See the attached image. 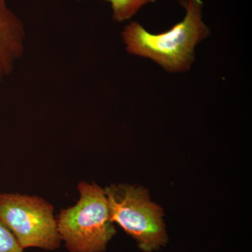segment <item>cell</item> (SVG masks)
<instances>
[{
  "mask_svg": "<svg viewBox=\"0 0 252 252\" xmlns=\"http://www.w3.org/2000/svg\"><path fill=\"white\" fill-rule=\"evenodd\" d=\"M185 18L167 31L152 34L140 23L131 22L122 32L126 51L147 58L167 72H187L195 61V48L210 31L203 21L201 0H179Z\"/></svg>",
  "mask_w": 252,
  "mask_h": 252,
  "instance_id": "obj_1",
  "label": "cell"
},
{
  "mask_svg": "<svg viewBox=\"0 0 252 252\" xmlns=\"http://www.w3.org/2000/svg\"><path fill=\"white\" fill-rule=\"evenodd\" d=\"M23 250L12 232L0 219V252H23Z\"/></svg>",
  "mask_w": 252,
  "mask_h": 252,
  "instance_id": "obj_7",
  "label": "cell"
},
{
  "mask_svg": "<svg viewBox=\"0 0 252 252\" xmlns=\"http://www.w3.org/2000/svg\"><path fill=\"white\" fill-rule=\"evenodd\" d=\"M81 1V0H77ZM112 6L113 18L117 22L122 23L128 21L142 7L149 3L157 0H106Z\"/></svg>",
  "mask_w": 252,
  "mask_h": 252,
  "instance_id": "obj_6",
  "label": "cell"
},
{
  "mask_svg": "<svg viewBox=\"0 0 252 252\" xmlns=\"http://www.w3.org/2000/svg\"><path fill=\"white\" fill-rule=\"evenodd\" d=\"M0 219L23 249L59 248L61 235L54 208L39 197L20 194L0 195Z\"/></svg>",
  "mask_w": 252,
  "mask_h": 252,
  "instance_id": "obj_4",
  "label": "cell"
},
{
  "mask_svg": "<svg viewBox=\"0 0 252 252\" xmlns=\"http://www.w3.org/2000/svg\"><path fill=\"white\" fill-rule=\"evenodd\" d=\"M104 190L111 220L135 238L141 250L152 252L166 244L163 212L150 200L147 190L121 185H112Z\"/></svg>",
  "mask_w": 252,
  "mask_h": 252,
  "instance_id": "obj_3",
  "label": "cell"
},
{
  "mask_svg": "<svg viewBox=\"0 0 252 252\" xmlns=\"http://www.w3.org/2000/svg\"><path fill=\"white\" fill-rule=\"evenodd\" d=\"M77 205L61 211L58 230L70 252H102L116 233L109 218L103 189L86 182L79 184Z\"/></svg>",
  "mask_w": 252,
  "mask_h": 252,
  "instance_id": "obj_2",
  "label": "cell"
},
{
  "mask_svg": "<svg viewBox=\"0 0 252 252\" xmlns=\"http://www.w3.org/2000/svg\"><path fill=\"white\" fill-rule=\"evenodd\" d=\"M26 32L6 0H0V82L14 72L25 52Z\"/></svg>",
  "mask_w": 252,
  "mask_h": 252,
  "instance_id": "obj_5",
  "label": "cell"
}]
</instances>
